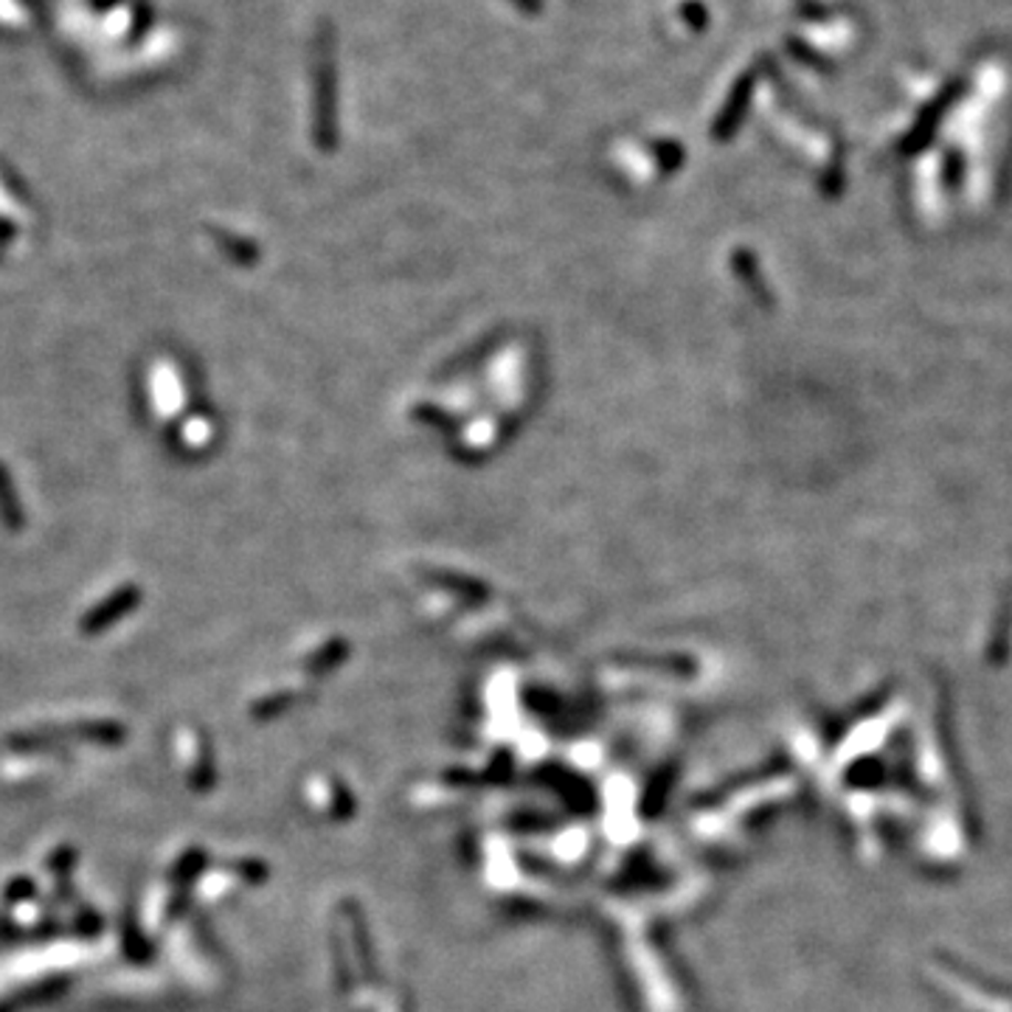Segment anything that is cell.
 <instances>
[{
	"label": "cell",
	"instance_id": "6da1fadb",
	"mask_svg": "<svg viewBox=\"0 0 1012 1012\" xmlns=\"http://www.w3.org/2000/svg\"><path fill=\"white\" fill-rule=\"evenodd\" d=\"M138 597H141V593H138V588H133V586H130V588H122V591H118V593H113L110 599H105V602H102V605L96 608V611H93L91 616L85 619V630H87V633H91V630L105 628L107 622H113V619H118L124 611H130V608L138 602Z\"/></svg>",
	"mask_w": 1012,
	"mask_h": 1012
},
{
	"label": "cell",
	"instance_id": "7a4b0ae2",
	"mask_svg": "<svg viewBox=\"0 0 1012 1012\" xmlns=\"http://www.w3.org/2000/svg\"><path fill=\"white\" fill-rule=\"evenodd\" d=\"M0 518L9 529H20L23 526V518H20V504L14 498V487L9 482V470L0 464Z\"/></svg>",
	"mask_w": 1012,
	"mask_h": 1012
},
{
	"label": "cell",
	"instance_id": "3957f363",
	"mask_svg": "<svg viewBox=\"0 0 1012 1012\" xmlns=\"http://www.w3.org/2000/svg\"><path fill=\"white\" fill-rule=\"evenodd\" d=\"M684 14L689 18L692 29H704V25H706V9L700 7V3H695V0H692V3H686Z\"/></svg>",
	"mask_w": 1012,
	"mask_h": 1012
},
{
	"label": "cell",
	"instance_id": "277c9868",
	"mask_svg": "<svg viewBox=\"0 0 1012 1012\" xmlns=\"http://www.w3.org/2000/svg\"><path fill=\"white\" fill-rule=\"evenodd\" d=\"M509 3H513L515 9H520V12H526V14H540V12H544V0H509Z\"/></svg>",
	"mask_w": 1012,
	"mask_h": 1012
}]
</instances>
